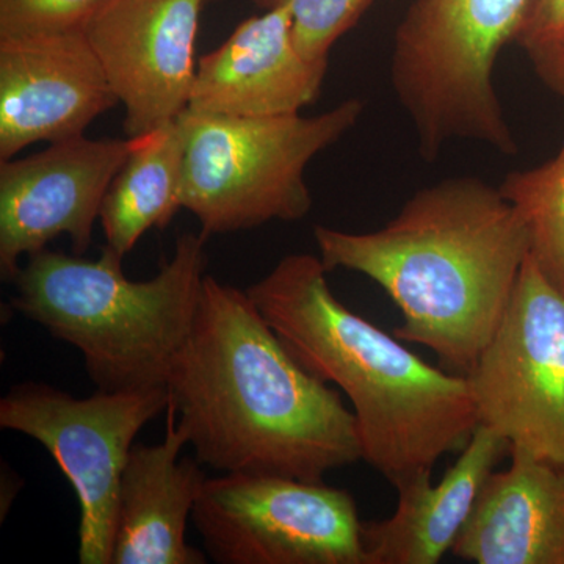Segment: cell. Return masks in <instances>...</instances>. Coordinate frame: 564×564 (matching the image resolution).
Wrapping results in <instances>:
<instances>
[{
  "mask_svg": "<svg viewBox=\"0 0 564 564\" xmlns=\"http://www.w3.org/2000/svg\"><path fill=\"white\" fill-rule=\"evenodd\" d=\"M166 391L195 458L223 474L325 481L362 459L339 392L293 358L247 291L210 274Z\"/></svg>",
  "mask_w": 564,
  "mask_h": 564,
  "instance_id": "6da1fadb",
  "label": "cell"
},
{
  "mask_svg": "<svg viewBox=\"0 0 564 564\" xmlns=\"http://www.w3.org/2000/svg\"><path fill=\"white\" fill-rule=\"evenodd\" d=\"M166 388L98 391L76 399L22 383L0 400V426L39 441L68 478L80 507V564H111L121 475L144 425L166 411Z\"/></svg>",
  "mask_w": 564,
  "mask_h": 564,
  "instance_id": "52a82bcc",
  "label": "cell"
},
{
  "mask_svg": "<svg viewBox=\"0 0 564 564\" xmlns=\"http://www.w3.org/2000/svg\"><path fill=\"white\" fill-rule=\"evenodd\" d=\"M318 258L377 282L403 323L404 343L432 350L466 375L502 321L530 254L513 204L478 177H448L414 193L383 228L347 232L315 226Z\"/></svg>",
  "mask_w": 564,
  "mask_h": 564,
  "instance_id": "7a4b0ae2",
  "label": "cell"
},
{
  "mask_svg": "<svg viewBox=\"0 0 564 564\" xmlns=\"http://www.w3.org/2000/svg\"><path fill=\"white\" fill-rule=\"evenodd\" d=\"M318 256L296 252L247 289L307 372L350 400L362 459L397 488L433 474L480 425L466 375L423 361L336 299Z\"/></svg>",
  "mask_w": 564,
  "mask_h": 564,
  "instance_id": "3957f363",
  "label": "cell"
},
{
  "mask_svg": "<svg viewBox=\"0 0 564 564\" xmlns=\"http://www.w3.org/2000/svg\"><path fill=\"white\" fill-rule=\"evenodd\" d=\"M206 0H104L85 28L139 137L177 120L191 104L196 39Z\"/></svg>",
  "mask_w": 564,
  "mask_h": 564,
  "instance_id": "8fae6325",
  "label": "cell"
},
{
  "mask_svg": "<svg viewBox=\"0 0 564 564\" xmlns=\"http://www.w3.org/2000/svg\"><path fill=\"white\" fill-rule=\"evenodd\" d=\"M206 240L182 234L147 281L129 280L106 245L96 261L46 248L14 278L13 307L77 348L98 391L166 388L198 313Z\"/></svg>",
  "mask_w": 564,
  "mask_h": 564,
  "instance_id": "277c9868",
  "label": "cell"
},
{
  "mask_svg": "<svg viewBox=\"0 0 564 564\" xmlns=\"http://www.w3.org/2000/svg\"><path fill=\"white\" fill-rule=\"evenodd\" d=\"M326 69L328 62L296 47L291 10L273 7L199 58L188 109L234 118L302 113L321 96Z\"/></svg>",
  "mask_w": 564,
  "mask_h": 564,
  "instance_id": "4fadbf2b",
  "label": "cell"
},
{
  "mask_svg": "<svg viewBox=\"0 0 564 564\" xmlns=\"http://www.w3.org/2000/svg\"><path fill=\"white\" fill-rule=\"evenodd\" d=\"M104 0H0V39L85 32Z\"/></svg>",
  "mask_w": 564,
  "mask_h": 564,
  "instance_id": "ffe728a7",
  "label": "cell"
},
{
  "mask_svg": "<svg viewBox=\"0 0 564 564\" xmlns=\"http://www.w3.org/2000/svg\"><path fill=\"white\" fill-rule=\"evenodd\" d=\"M220 564H367L350 492L280 475L207 477L192 514Z\"/></svg>",
  "mask_w": 564,
  "mask_h": 564,
  "instance_id": "ba28073f",
  "label": "cell"
},
{
  "mask_svg": "<svg viewBox=\"0 0 564 564\" xmlns=\"http://www.w3.org/2000/svg\"><path fill=\"white\" fill-rule=\"evenodd\" d=\"M184 132L180 120L139 135L104 198L106 247L124 259L150 229H165L182 209Z\"/></svg>",
  "mask_w": 564,
  "mask_h": 564,
  "instance_id": "e0dca14e",
  "label": "cell"
},
{
  "mask_svg": "<svg viewBox=\"0 0 564 564\" xmlns=\"http://www.w3.org/2000/svg\"><path fill=\"white\" fill-rule=\"evenodd\" d=\"M166 413L162 443L133 444L122 470L111 564L207 563L185 540L207 475L198 459L181 458L187 436L170 404Z\"/></svg>",
  "mask_w": 564,
  "mask_h": 564,
  "instance_id": "5bb4252c",
  "label": "cell"
},
{
  "mask_svg": "<svg viewBox=\"0 0 564 564\" xmlns=\"http://www.w3.org/2000/svg\"><path fill=\"white\" fill-rule=\"evenodd\" d=\"M525 52L540 80L564 101V32L525 47Z\"/></svg>",
  "mask_w": 564,
  "mask_h": 564,
  "instance_id": "44dd1931",
  "label": "cell"
},
{
  "mask_svg": "<svg viewBox=\"0 0 564 564\" xmlns=\"http://www.w3.org/2000/svg\"><path fill=\"white\" fill-rule=\"evenodd\" d=\"M510 444L478 425L454 466L437 484L422 474L397 486L395 513L362 521L367 564H436L454 547L494 467Z\"/></svg>",
  "mask_w": 564,
  "mask_h": 564,
  "instance_id": "2e32d148",
  "label": "cell"
},
{
  "mask_svg": "<svg viewBox=\"0 0 564 564\" xmlns=\"http://www.w3.org/2000/svg\"><path fill=\"white\" fill-rule=\"evenodd\" d=\"M139 137L77 139L0 162V274L13 282L24 256L68 236L74 254L90 247L104 198Z\"/></svg>",
  "mask_w": 564,
  "mask_h": 564,
  "instance_id": "30bf717a",
  "label": "cell"
},
{
  "mask_svg": "<svg viewBox=\"0 0 564 564\" xmlns=\"http://www.w3.org/2000/svg\"><path fill=\"white\" fill-rule=\"evenodd\" d=\"M261 9L291 10L296 47L311 61L328 62L329 52L361 20L372 0H254Z\"/></svg>",
  "mask_w": 564,
  "mask_h": 564,
  "instance_id": "d6986e66",
  "label": "cell"
},
{
  "mask_svg": "<svg viewBox=\"0 0 564 564\" xmlns=\"http://www.w3.org/2000/svg\"><path fill=\"white\" fill-rule=\"evenodd\" d=\"M117 104L85 32L0 39V162L85 135Z\"/></svg>",
  "mask_w": 564,
  "mask_h": 564,
  "instance_id": "7c38bea8",
  "label": "cell"
},
{
  "mask_svg": "<svg viewBox=\"0 0 564 564\" xmlns=\"http://www.w3.org/2000/svg\"><path fill=\"white\" fill-rule=\"evenodd\" d=\"M564 32V0H533L532 11L518 44L529 47Z\"/></svg>",
  "mask_w": 564,
  "mask_h": 564,
  "instance_id": "7402d4cb",
  "label": "cell"
},
{
  "mask_svg": "<svg viewBox=\"0 0 564 564\" xmlns=\"http://www.w3.org/2000/svg\"><path fill=\"white\" fill-rule=\"evenodd\" d=\"M499 191L524 221L533 261L564 295V141L551 161L508 174Z\"/></svg>",
  "mask_w": 564,
  "mask_h": 564,
  "instance_id": "ac0fdd59",
  "label": "cell"
},
{
  "mask_svg": "<svg viewBox=\"0 0 564 564\" xmlns=\"http://www.w3.org/2000/svg\"><path fill=\"white\" fill-rule=\"evenodd\" d=\"M491 473L452 554L477 564H564V464L510 448Z\"/></svg>",
  "mask_w": 564,
  "mask_h": 564,
  "instance_id": "9a60e30c",
  "label": "cell"
},
{
  "mask_svg": "<svg viewBox=\"0 0 564 564\" xmlns=\"http://www.w3.org/2000/svg\"><path fill=\"white\" fill-rule=\"evenodd\" d=\"M351 98L323 113L234 118L187 109L182 209L204 236L248 231L270 221L303 220L313 209L307 166L361 120Z\"/></svg>",
  "mask_w": 564,
  "mask_h": 564,
  "instance_id": "8992f818",
  "label": "cell"
},
{
  "mask_svg": "<svg viewBox=\"0 0 564 564\" xmlns=\"http://www.w3.org/2000/svg\"><path fill=\"white\" fill-rule=\"evenodd\" d=\"M466 378L481 425L510 448L564 464V295L532 256Z\"/></svg>",
  "mask_w": 564,
  "mask_h": 564,
  "instance_id": "9c48e42d",
  "label": "cell"
},
{
  "mask_svg": "<svg viewBox=\"0 0 564 564\" xmlns=\"http://www.w3.org/2000/svg\"><path fill=\"white\" fill-rule=\"evenodd\" d=\"M532 7L533 0L411 3L393 36L391 82L425 161L454 140L516 154L494 68L500 52L518 43Z\"/></svg>",
  "mask_w": 564,
  "mask_h": 564,
  "instance_id": "5b68a950",
  "label": "cell"
}]
</instances>
